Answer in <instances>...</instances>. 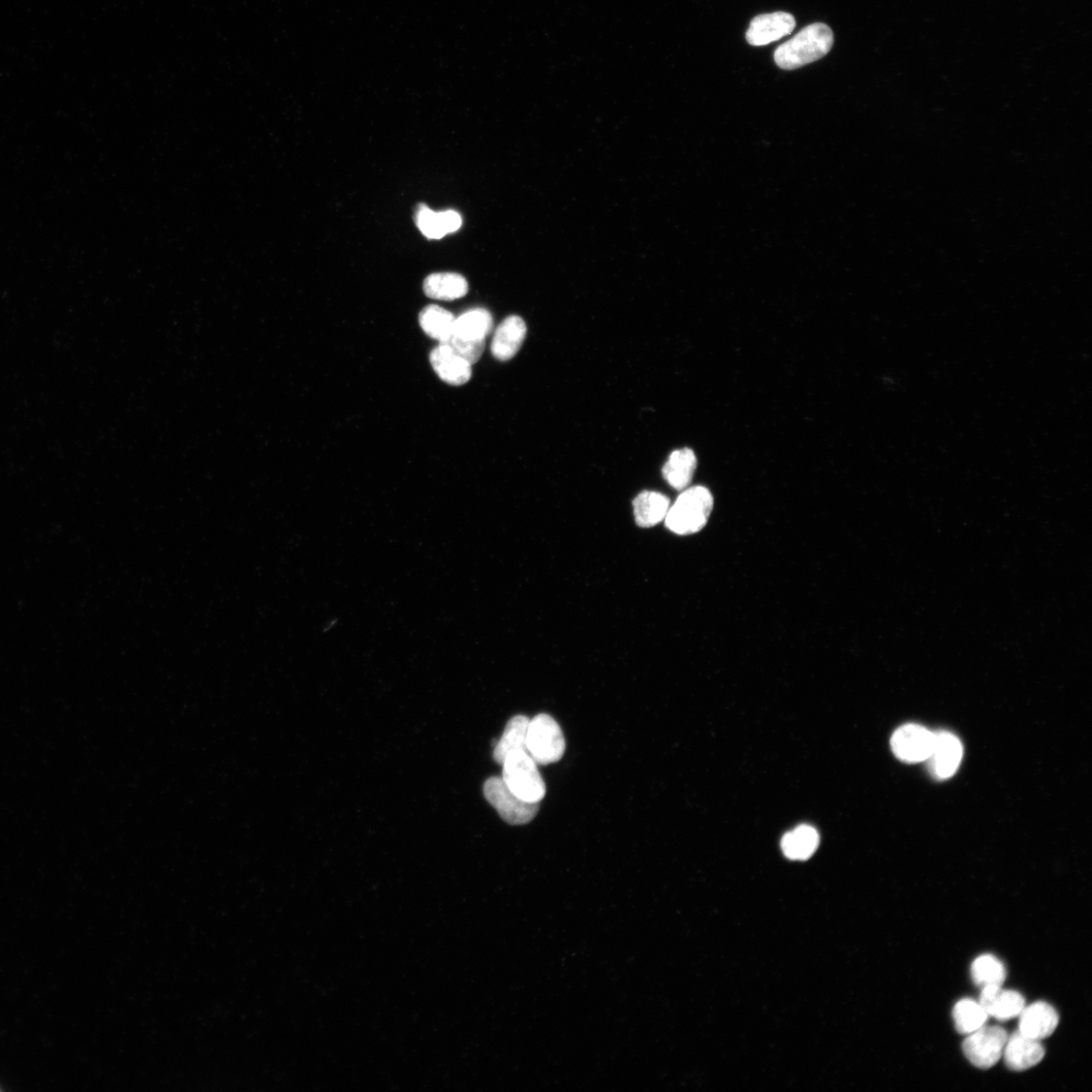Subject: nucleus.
Listing matches in <instances>:
<instances>
[{
	"label": "nucleus",
	"instance_id": "obj_16",
	"mask_svg": "<svg viewBox=\"0 0 1092 1092\" xmlns=\"http://www.w3.org/2000/svg\"><path fill=\"white\" fill-rule=\"evenodd\" d=\"M423 291L430 299L453 301L464 297L469 292V284L458 273H433L424 280Z\"/></svg>",
	"mask_w": 1092,
	"mask_h": 1092
},
{
	"label": "nucleus",
	"instance_id": "obj_10",
	"mask_svg": "<svg viewBox=\"0 0 1092 1092\" xmlns=\"http://www.w3.org/2000/svg\"><path fill=\"white\" fill-rule=\"evenodd\" d=\"M1024 1004L1023 997L1017 991L1004 990L998 985L982 987L979 1005L988 1017L1000 1021L1017 1018L1025 1007Z\"/></svg>",
	"mask_w": 1092,
	"mask_h": 1092
},
{
	"label": "nucleus",
	"instance_id": "obj_17",
	"mask_svg": "<svg viewBox=\"0 0 1092 1092\" xmlns=\"http://www.w3.org/2000/svg\"><path fill=\"white\" fill-rule=\"evenodd\" d=\"M636 522L641 527H652L661 523L670 509V499L658 492H641L633 502Z\"/></svg>",
	"mask_w": 1092,
	"mask_h": 1092
},
{
	"label": "nucleus",
	"instance_id": "obj_1",
	"mask_svg": "<svg viewBox=\"0 0 1092 1092\" xmlns=\"http://www.w3.org/2000/svg\"><path fill=\"white\" fill-rule=\"evenodd\" d=\"M831 28L821 23L805 26L792 39L777 48L776 65L785 71H794L813 64L829 54L833 45Z\"/></svg>",
	"mask_w": 1092,
	"mask_h": 1092
},
{
	"label": "nucleus",
	"instance_id": "obj_18",
	"mask_svg": "<svg viewBox=\"0 0 1092 1092\" xmlns=\"http://www.w3.org/2000/svg\"><path fill=\"white\" fill-rule=\"evenodd\" d=\"M820 845L818 831L809 826H800L787 832L782 841L785 856L791 860H807L813 856Z\"/></svg>",
	"mask_w": 1092,
	"mask_h": 1092
},
{
	"label": "nucleus",
	"instance_id": "obj_8",
	"mask_svg": "<svg viewBox=\"0 0 1092 1092\" xmlns=\"http://www.w3.org/2000/svg\"><path fill=\"white\" fill-rule=\"evenodd\" d=\"M963 758L960 739L948 732L934 733L930 756L926 761L930 773L939 780L951 778L957 772Z\"/></svg>",
	"mask_w": 1092,
	"mask_h": 1092
},
{
	"label": "nucleus",
	"instance_id": "obj_4",
	"mask_svg": "<svg viewBox=\"0 0 1092 1092\" xmlns=\"http://www.w3.org/2000/svg\"><path fill=\"white\" fill-rule=\"evenodd\" d=\"M526 751L540 765L558 762L566 752L563 731L548 714H539L529 721Z\"/></svg>",
	"mask_w": 1092,
	"mask_h": 1092
},
{
	"label": "nucleus",
	"instance_id": "obj_22",
	"mask_svg": "<svg viewBox=\"0 0 1092 1092\" xmlns=\"http://www.w3.org/2000/svg\"><path fill=\"white\" fill-rule=\"evenodd\" d=\"M953 1019L958 1033L970 1035L985 1024L988 1015L979 1003L962 1000L953 1010Z\"/></svg>",
	"mask_w": 1092,
	"mask_h": 1092
},
{
	"label": "nucleus",
	"instance_id": "obj_3",
	"mask_svg": "<svg viewBox=\"0 0 1092 1092\" xmlns=\"http://www.w3.org/2000/svg\"><path fill=\"white\" fill-rule=\"evenodd\" d=\"M502 779L507 787L527 802H541L546 792L538 763L526 751L510 754L503 762Z\"/></svg>",
	"mask_w": 1092,
	"mask_h": 1092
},
{
	"label": "nucleus",
	"instance_id": "obj_24",
	"mask_svg": "<svg viewBox=\"0 0 1092 1092\" xmlns=\"http://www.w3.org/2000/svg\"><path fill=\"white\" fill-rule=\"evenodd\" d=\"M415 222L423 235L429 239H442L449 233L445 212L435 213L426 205H419L415 213Z\"/></svg>",
	"mask_w": 1092,
	"mask_h": 1092
},
{
	"label": "nucleus",
	"instance_id": "obj_6",
	"mask_svg": "<svg viewBox=\"0 0 1092 1092\" xmlns=\"http://www.w3.org/2000/svg\"><path fill=\"white\" fill-rule=\"evenodd\" d=\"M1008 1033L1001 1026H981L963 1042V1052L977 1068L988 1069L1003 1058Z\"/></svg>",
	"mask_w": 1092,
	"mask_h": 1092
},
{
	"label": "nucleus",
	"instance_id": "obj_12",
	"mask_svg": "<svg viewBox=\"0 0 1092 1092\" xmlns=\"http://www.w3.org/2000/svg\"><path fill=\"white\" fill-rule=\"evenodd\" d=\"M1045 1056L1041 1041L1026 1037L1019 1031L1008 1038L1004 1055L1007 1067L1014 1071H1024L1038 1066Z\"/></svg>",
	"mask_w": 1092,
	"mask_h": 1092
},
{
	"label": "nucleus",
	"instance_id": "obj_7",
	"mask_svg": "<svg viewBox=\"0 0 1092 1092\" xmlns=\"http://www.w3.org/2000/svg\"><path fill=\"white\" fill-rule=\"evenodd\" d=\"M934 733L919 725H906L893 734L891 747L894 755L909 764L926 762L930 756Z\"/></svg>",
	"mask_w": 1092,
	"mask_h": 1092
},
{
	"label": "nucleus",
	"instance_id": "obj_25",
	"mask_svg": "<svg viewBox=\"0 0 1092 1092\" xmlns=\"http://www.w3.org/2000/svg\"><path fill=\"white\" fill-rule=\"evenodd\" d=\"M455 356L469 361L472 365L480 360L485 350V341L466 340L451 334L440 343Z\"/></svg>",
	"mask_w": 1092,
	"mask_h": 1092
},
{
	"label": "nucleus",
	"instance_id": "obj_21",
	"mask_svg": "<svg viewBox=\"0 0 1092 1092\" xmlns=\"http://www.w3.org/2000/svg\"><path fill=\"white\" fill-rule=\"evenodd\" d=\"M455 317L450 310L436 305L425 307L419 315L422 330L440 343L452 334Z\"/></svg>",
	"mask_w": 1092,
	"mask_h": 1092
},
{
	"label": "nucleus",
	"instance_id": "obj_23",
	"mask_svg": "<svg viewBox=\"0 0 1092 1092\" xmlns=\"http://www.w3.org/2000/svg\"><path fill=\"white\" fill-rule=\"evenodd\" d=\"M974 983L980 987L987 985L1002 986L1007 978L1005 965L992 955L978 957L972 966Z\"/></svg>",
	"mask_w": 1092,
	"mask_h": 1092
},
{
	"label": "nucleus",
	"instance_id": "obj_20",
	"mask_svg": "<svg viewBox=\"0 0 1092 1092\" xmlns=\"http://www.w3.org/2000/svg\"><path fill=\"white\" fill-rule=\"evenodd\" d=\"M493 317L485 309H473L455 318L452 334L466 340L485 341L492 332Z\"/></svg>",
	"mask_w": 1092,
	"mask_h": 1092
},
{
	"label": "nucleus",
	"instance_id": "obj_14",
	"mask_svg": "<svg viewBox=\"0 0 1092 1092\" xmlns=\"http://www.w3.org/2000/svg\"><path fill=\"white\" fill-rule=\"evenodd\" d=\"M526 333L527 327L521 317H507L495 332L491 346L494 357L500 361L512 359L520 351Z\"/></svg>",
	"mask_w": 1092,
	"mask_h": 1092
},
{
	"label": "nucleus",
	"instance_id": "obj_11",
	"mask_svg": "<svg viewBox=\"0 0 1092 1092\" xmlns=\"http://www.w3.org/2000/svg\"><path fill=\"white\" fill-rule=\"evenodd\" d=\"M1019 1018V1032L1038 1041L1050 1037L1059 1023L1056 1010L1043 1002L1024 1007Z\"/></svg>",
	"mask_w": 1092,
	"mask_h": 1092
},
{
	"label": "nucleus",
	"instance_id": "obj_5",
	"mask_svg": "<svg viewBox=\"0 0 1092 1092\" xmlns=\"http://www.w3.org/2000/svg\"><path fill=\"white\" fill-rule=\"evenodd\" d=\"M484 794L498 814L512 826L532 822L540 810V802H527L519 798L507 787L502 777L489 778L484 785Z\"/></svg>",
	"mask_w": 1092,
	"mask_h": 1092
},
{
	"label": "nucleus",
	"instance_id": "obj_9",
	"mask_svg": "<svg viewBox=\"0 0 1092 1092\" xmlns=\"http://www.w3.org/2000/svg\"><path fill=\"white\" fill-rule=\"evenodd\" d=\"M796 26L791 14L777 12L756 17L747 28L745 38L752 46H766L790 35Z\"/></svg>",
	"mask_w": 1092,
	"mask_h": 1092
},
{
	"label": "nucleus",
	"instance_id": "obj_19",
	"mask_svg": "<svg viewBox=\"0 0 1092 1092\" xmlns=\"http://www.w3.org/2000/svg\"><path fill=\"white\" fill-rule=\"evenodd\" d=\"M529 721L527 716L517 715L508 722L501 739L496 743L494 748V759L497 763L502 765L510 754L526 751Z\"/></svg>",
	"mask_w": 1092,
	"mask_h": 1092
},
{
	"label": "nucleus",
	"instance_id": "obj_13",
	"mask_svg": "<svg viewBox=\"0 0 1092 1092\" xmlns=\"http://www.w3.org/2000/svg\"><path fill=\"white\" fill-rule=\"evenodd\" d=\"M429 358L437 376L445 383L459 387L471 381L472 364L452 354L447 347L440 345L435 348Z\"/></svg>",
	"mask_w": 1092,
	"mask_h": 1092
},
{
	"label": "nucleus",
	"instance_id": "obj_2",
	"mask_svg": "<svg viewBox=\"0 0 1092 1092\" xmlns=\"http://www.w3.org/2000/svg\"><path fill=\"white\" fill-rule=\"evenodd\" d=\"M713 496L702 486L690 487L677 498L665 518L672 533L679 536L697 534L708 522L713 509Z\"/></svg>",
	"mask_w": 1092,
	"mask_h": 1092
},
{
	"label": "nucleus",
	"instance_id": "obj_15",
	"mask_svg": "<svg viewBox=\"0 0 1092 1092\" xmlns=\"http://www.w3.org/2000/svg\"><path fill=\"white\" fill-rule=\"evenodd\" d=\"M697 469V457L694 451L685 448L673 451L663 467V476L667 483L677 491L689 488Z\"/></svg>",
	"mask_w": 1092,
	"mask_h": 1092
}]
</instances>
